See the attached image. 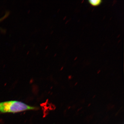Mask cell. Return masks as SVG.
<instances>
[{
	"instance_id": "6da1fadb",
	"label": "cell",
	"mask_w": 124,
	"mask_h": 124,
	"mask_svg": "<svg viewBox=\"0 0 124 124\" xmlns=\"http://www.w3.org/2000/svg\"><path fill=\"white\" fill-rule=\"evenodd\" d=\"M36 107L31 106L22 102L17 101L0 102V112L15 113L28 110H35Z\"/></svg>"
},
{
	"instance_id": "7a4b0ae2",
	"label": "cell",
	"mask_w": 124,
	"mask_h": 124,
	"mask_svg": "<svg viewBox=\"0 0 124 124\" xmlns=\"http://www.w3.org/2000/svg\"><path fill=\"white\" fill-rule=\"evenodd\" d=\"M102 1L101 0H89V3L93 6H97L101 4Z\"/></svg>"
},
{
	"instance_id": "3957f363",
	"label": "cell",
	"mask_w": 124,
	"mask_h": 124,
	"mask_svg": "<svg viewBox=\"0 0 124 124\" xmlns=\"http://www.w3.org/2000/svg\"><path fill=\"white\" fill-rule=\"evenodd\" d=\"M9 14V12L7 11V12H6V14H5L3 16V17H2L1 18H0V22H1L2 20H4V19H5L6 18H7Z\"/></svg>"
}]
</instances>
